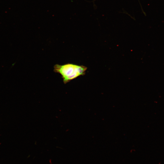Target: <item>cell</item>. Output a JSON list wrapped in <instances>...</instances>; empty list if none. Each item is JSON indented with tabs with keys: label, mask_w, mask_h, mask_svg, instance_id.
I'll use <instances>...</instances> for the list:
<instances>
[{
	"label": "cell",
	"mask_w": 164,
	"mask_h": 164,
	"mask_svg": "<svg viewBox=\"0 0 164 164\" xmlns=\"http://www.w3.org/2000/svg\"><path fill=\"white\" fill-rule=\"evenodd\" d=\"M54 72L60 74L63 83L66 84L71 80L85 74L87 67L83 65L68 63L63 65L55 64Z\"/></svg>",
	"instance_id": "1"
}]
</instances>
